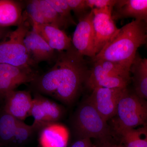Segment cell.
Returning a JSON list of instances; mask_svg holds the SVG:
<instances>
[{"label": "cell", "mask_w": 147, "mask_h": 147, "mask_svg": "<svg viewBox=\"0 0 147 147\" xmlns=\"http://www.w3.org/2000/svg\"><path fill=\"white\" fill-rule=\"evenodd\" d=\"M93 17V14L91 10L79 19L71 40L74 47L81 55L91 59L96 55Z\"/></svg>", "instance_id": "9"}, {"label": "cell", "mask_w": 147, "mask_h": 147, "mask_svg": "<svg viewBox=\"0 0 147 147\" xmlns=\"http://www.w3.org/2000/svg\"><path fill=\"white\" fill-rule=\"evenodd\" d=\"M73 127L78 139H109L111 135L107 122L87 98L77 108L73 119Z\"/></svg>", "instance_id": "3"}, {"label": "cell", "mask_w": 147, "mask_h": 147, "mask_svg": "<svg viewBox=\"0 0 147 147\" xmlns=\"http://www.w3.org/2000/svg\"><path fill=\"white\" fill-rule=\"evenodd\" d=\"M27 18L23 13V7L20 3L13 0H0V27H18Z\"/></svg>", "instance_id": "16"}, {"label": "cell", "mask_w": 147, "mask_h": 147, "mask_svg": "<svg viewBox=\"0 0 147 147\" xmlns=\"http://www.w3.org/2000/svg\"><path fill=\"white\" fill-rule=\"evenodd\" d=\"M3 98L4 103L3 108L7 113L21 121L30 116L33 98L30 92L13 90Z\"/></svg>", "instance_id": "11"}, {"label": "cell", "mask_w": 147, "mask_h": 147, "mask_svg": "<svg viewBox=\"0 0 147 147\" xmlns=\"http://www.w3.org/2000/svg\"><path fill=\"white\" fill-rule=\"evenodd\" d=\"M63 115V109L57 103L38 93L33 98L30 116L34 119L32 125L36 131L49 124L57 122Z\"/></svg>", "instance_id": "6"}, {"label": "cell", "mask_w": 147, "mask_h": 147, "mask_svg": "<svg viewBox=\"0 0 147 147\" xmlns=\"http://www.w3.org/2000/svg\"><path fill=\"white\" fill-rule=\"evenodd\" d=\"M27 51L36 64L51 60L55 56V50L32 28L27 33L24 39Z\"/></svg>", "instance_id": "13"}, {"label": "cell", "mask_w": 147, "mask_h": 147, "mask_svg": "<svg viewBox=\"0 0 147 147\" xmlns=\"http://www.w3.org/2000/svg\"><path fill=\"white\" fill-rule=\"evenodd\" d=\"M32 26L54 50L62 52L73 46L71 38L63 30L57 27L50 24H33Z\"/></svg>", "instance_id": "12"}, {"label": "cell", "mask_w": 147, "mask_h": 147, "mask_svg": "<svg viewBox=\"0 0 147 147\" xmlns=\"http://www.w3.org/2000/svg\"><path fill=\"white\" fill-rule=\"evenodd\" d=\"M115 117L114 127L133 128L146 126L147 101L127 88L120 99Z\"/></svg>", "instance_id": "5"}, {"label": "cell", "mask_w": 147, "mask_h": 147, "mask_svg": "<svg viewBox=\"0 0 147 147\" xmlns=\"http://www.w3.org/2000/svg\"><path fill=\"white\" fill-rule=\"evenodd\" d=\"M36 77L33 71L0 63V96L3 97L21 84L33 82Z\"/></svg>", "instance_id": "10"}, {"label": "cell", "mask_w": 147, "mask_h": 147, "mask_svg": "<svg viewBox=\"0 0 147 147\" xmlns=\"http://www.w3.org/2000/svg\"><path fill=\"white\" fill-rule=\"evenodd\" d=\"M114 8L110 7L91 10L93 14V26L96 55L102 50L118 30L113 17Z\"/></svg>", "instance_id": "7"}, {"label": "cell", "mask_w": 147, "mask_h": 147, "mask_svg": "<svg viewBox=\"0 0 147 147\" xmlns=\"http://www.w3.org/2000/svg\"><path fill=\"white\" fill-rule=\"evenodd\" d=\"M47 1L69 25L76 24L71 16V9L66 0Z\"/></svg>", "instance_id": "24"}, {"label": "cell", "mask_w": 147, "mask_h": 147, "mask_svg": "<svg viewBox=\"0 0 147 147\" xmlns=\"http://www.w3.org/2000/svg\"><path fill=\"white\" fill-rule=\"evenodd\" d=\"M95 147H125L123 145L111 142L109 139L98 140Z\"/></svg>", "instance_id": "28"}, {"label": "cell", "mask_w": 147, "mask_h": 147, "mask_svg": "<svg viewBox=\"0 0 147 147\" xmlns=\"http://www.w3.org/2000/svg\"><path fill=\"white\" fill-rule=\"evenodd\" d=\"M29 25L26 19L9 32L7 39L0 42V63L7 64L27 70L33 71L36 63L25 46L24 39L29 31Z\"/></svg>", "instance_id": "4"}, {"label": "cell", "mask_w": 147, "mask_h": 147, "mask_svg": "<svg viewBox=\"0 0 147 147\" xmlns=\"http://www.w3.org/2000/svg\"><path fill=\"white\" fill-rule=\"evenodd\" d=\"M114 8V20L133 18L147 24V0H118Z\"/></svg>", "instance_id": "14"}, {"label": "cell", "mask_w": 147, "mask_h": 147, "mask_svg": "<svg viewBox=\"0 0 147 147\" xmlns=\"http://www.w3.org/2000/svg\"><path fill=\"white\" fill-rule=\"evenodd\" d=\"M147 43L146 24L133 20L119 28L115 34L92 61L105 60L118 63L131 70L138 48Z\"/></svg>", "instance_id": "2"}, {"label": "cell", "mask_w": 147, "mask_h": 147, "mask_svg": "<svg viewBox=\"0 0 147 147\" xmlns=\"http://www.w3.org/2000/svg\"><path fill=\"white\" fill-rule=\"evenodd\" d=\"M38 5L48 24L62 30L69 25L62 18L47 0H38Z\"/></svg>", "instance_id": "20"}, {"label": "cell", "mask_w": 147, "mask_h": 147, "mask_svg": "<svg viewBox=\"0 0 147 147\" xmlns=\"http://www.w3.org/2000/svg\"><path fill=\"white\" fill-rule=\"evenodd\" d=\"M18 120L2 109L0 110V147H10Z\"/></svg>", "instance_id": "19"}, {"label": "cell", "mask_w": 147, "mask_h": 147, "mask_svg": "<svg viewBox=\"0 0 147 147\" xmlns=\"http://www.w3.org/2000/svg\"><path fill=\"white\" fill-rule=\"evenodd\" d=\"M118 0H86L90 10L115 7Z\"/></svg>", "instance_id": "26"}, {"label": "cell", "mask_w": 147, "mask_h": 147, "mask_svg": "<svg viewBox=\"0 0 147 147\" xmlns=\"http://www.w3.org/2000/svg\"><path fill=\"white\" fill-rule=\"evenodd\" d=\"M36 132L32 125H28L25 123L24 121H18L10 147H24Z\"/></svg>", "instance_id": "21"}, {"label": "cell", "mask_w": 147, "mask_h": 147, "mask_svg": "<svg viewBox=\"0 0 147 147\" xmlns=\"http://www.w3.org/2000/svg\"><path fill=\"white\" fill-rule=\"evenodd\" d=\"M69 139L68 129L59 123L49 124L39 130L41 147H66Z\"/></svg>", "instance_id": "15"}, {"label": "cell", "mask_w": 147, "mask_h": 147, "mask_svg": "<svg viewBox=\"0 0 147 147\" xmlns=\"http://www.w3.org/2000/svg\"><path fill=\"white\" fill-rule=\"evenodd\" d=\"M131 78L120 75H111L105 76L94 84L93 90L97 87L110 89H123L127 88Z\"/></svg>", "instance_id": "22"}, {"label": "cell", "mask_w": 147, "mask_h": 147, "mask_svg": "<svg viewBox=\"0 0 147 147\" xmlns=\"http://www.w3.org/2000/svg\"><path fill=\"white\" fill-rule=\"evenodd\" d=\"M71 11L79 18L88 13L90 9L87 5L86 0H66Z\"/></svg>", "instance_id": "25"}, {"label": "cell", "mask_w": 147, "mask_h": 147, "mask_svg": "<svg viewBox=\"0 0 147 147\" xmlns=\"http://www.w3.org/2000/svg\"><path fill=\"white\" fill-rule=\"evenodd\" d=\"M127 89L97 87L92 90L91 94L88 98L107 122L115 116L119 101Z\"/></svg>", "instance_id": "8"}, {"label": "cell", "mask_w": 147, "mask_h": 147, "mask_svg": "<svg viewBox=\"0 0 147 147\" xmlns=\"http://www.w3.org/2000/svg\"><path fill=\"white\" fill-rule=\"evenodd\" d=\"M125 147H147V125L133 128L114 127Z\"/></svg>", "instance_id": "17"}, {"label": "cell", "mask_w": 147, "mask_h": 147, "mask_svg": "<svg viewBox=\"0 0 147 147\" xmlns=\"http://www.w3.org/2000/svg\"><path fill=\"white\" fill-rule=\"evenodd\" d=\"M26 14L33 24H48L40 8L38 0L28 1L27 3Z\"/></svg>", "instance_id": "23"}, {"label": "cell", "mask_w": 147, "mask_h": 147, "mask_svg": "<svg viewBox=\"0 0 147 147\" xmlns=\"http://www.w3.org/2000/svg\"><path fill=\"white\" fill-rule=\"evenodd\" d=\"M134 91L139 96L147 101V68L143 59L137 54L130 70Z\"/></svg>", "instance_id": "18"}, {"label": "cell", "mask_w": 147, "mask_h": 147, "mask_svg": "<svg viewBox=\"0 0 147 147\" xmlns=\"http://www.w3.org/2000/svg\"><path fill=\"white\" fill-rule=\"evenodd\" d=\"M90 70L88 64L74 46L59 52L55 64L32 82L40 94L51 96L61 102L71 104L86 84Z\"/></svg>", "instance_id": "1"}, {"label": "cell", "mask_w": 147, "mask_h": 147, "mask_svg": "<svg viewBox=\"0 0 147 147\" xmlns=\"http://www.w3.org/2000/svg\"><path fill=\"white\" fill-rule=\"evenodd\" d=\"M9 32L7 28L0 27V41L3 38H5Z\"/></svg>", "instance_id": "29"}, {"label": "cell", "mask_w": 147, "mask_h": 147, "mask_svg": "<svg viewBox=\"0 0 147 147\" xmlns=\"http://www.w3.org/2000/svg\"><path fill=\"white\" fill-rule=\"evenodd\" d=\"M143 61L147 68V59H143Z\"/></svg>", "instance_id": "30"}, {"label": "cell", "mask_w": 147, "mask_h": 147, "mask_svg": "<svg viewBox=\"0 0 147 147\" xmlns=\"http://www.w3.org/2000/svg\"><path fill=\"white\" fill-rule=\"evenodd\" d=\"M146 24V32L147 34V24Z\"/></svg>", "instance_id": "31"}, {"label": "cell", "mask_w": 147, "mask_h": 147, "mask_svg": "<svg viewBox=\"0 0 147 147\" xmlns=\"http://www.w3.org/2000/svg\"><path fill=\"white\" fill-rule=\"evenodd\" d=\"M69 147H93L91 139L80 138L73 142Z\"/></svg>", "instance_id": "27"}]
</instances>
